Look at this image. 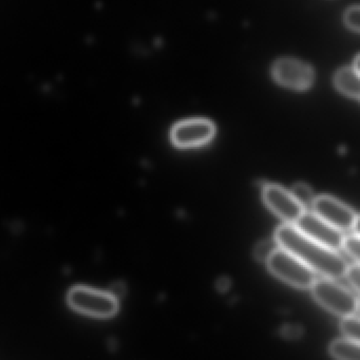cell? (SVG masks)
Wrapping results in <instances>:
<instances>
[{"label":"cell","instance_id":"cell-11","mask_svg":"<svg viewBox=\"0 0 360 360\" xmlns=\"http://www.w3.org/2000/svg\"><path fill=\"white\" fill-rule=\"evenodd\" d=\"M333 357L342 360H358L360 358L359 342L352 339H338L330 345Z\"/></svg>","mask_w":360,"mask_h":360},{"label":"cell","instance_id":"cell-14","mask_svg":"<svg viewBox=\"0 0 360 360\" xmlns=\"http://www.w3.org/2000/svg\"><path fill=\"white\" fill-rule=\"evenodd\" d=\"M341 248H343V250L355 261V263L359 262V233H351L343 238Z\"/></svg>","mask_w":360,"mask_h":360},{"label":"cell","instance_id":"cell-19","mask_svg":"<svg viewBox=\"0 0 360 360\" xmlns=\"http://www.w3.org/2000/svg\"><path fill=\"white\" fill-rule=\"evenodd\" d=\"M110 294L112 295L115 298H121V297L125 294V286L122 283L113 284L110 290Z\"/></svg>","mask_w":360,"mask_h":360},{"label":"cell","instance_id":"cell-13","mask_svg":"<svg viewBox=\"0 0 360 360\" xmlns=\"http://www.w3.org/2000/svg\"><path fill=\"white\" fill-rule=\"evenodd\" d=\"M359 319L357 316H347L341 322V330L345 337L359 342Z\"/></svg>","mask_w":360,"mask_h":360},{"label":"cell","instance_id":"cell-12","mask_svg":"<svg viewBox=\"0 0 360 360\" xmlns=\"http://www.w3.org/2000/svg\"><path fill=\"white\" fill-rule=\"evenodd\" d=\"M292 197L297 200V201L300 203V205L302 206L304 210H307V208L313 206L314 198L313 191H311L307 185L302 184V183H299V184L295 185L292 188Z\"/></svg>","mask_w":360,"mask_h":360},{"label":"cell","instance_id":"cell-4","mask_svg":"<svg viewBox=\"0 0 360 360\" xmlns=\"http://www.w3.org/2000/svg\"><path fill=\"white\" fill-rule=\"evenodd\" d=\"M68 303L75 311L96 318L111 317L119 309L117 299L110 292H101L87 286L71 288Z\"/></svg>","mask_w":360,"mask_h":360},{"label":"cell","instance_id":"cell-7","mask_svg":"<svg viewBox=\"0 0 360 360\" xmlns=\"http://www.w3.org/2000/svg\"><path fill=\"white\" fill-rule=\"evenodd\" d=\"M216 128L206 120H191L174 126L172 132V142L181 148L201 146L212 140Z\"/></svg>","mask_w":360,"mask_h":360},{"label":"cell","instance_id":"cell-21","mask_svg":"<svg viewBox=\"0 0 360 360\" xmlns=\"http://www.w3.org/2000/svg\"><path fill=\"white\" fill-rule=\"evenodd\" d=\"M354 70L356 71V72L359 73V69H360V58L359 56H356L355 62H354Z\"/></svg>","mask_w":360,"mask_h":360},{"label":"cell","instance_id":"cell-6","mask_svg":"<svg viewBox=\"0 0 360 360\" xmlns=\"http://www.w3.org/2000/svg\"><path fill=\"white\" fill-rule=\"evenodd\" d=\"M296 227L307 237L315 240L316 242L326 246L330 250L338 252L342 248L343 238H345L342 231L335 229L332 225L316 216L314 212L309 214L304 212V214L297 221Z\"/></svg>","mask_w":360,"mask_h":360},{"label":"cell","instance_id":"cell-2","mask_svg":"<svg viewBox=\"0 0 360 360\" xmlns=\"http://www.w3.org/2000/svg\"><path fill=\"white\" fill-rule=\"evenodd\" d=\"M269 271L298 288H309L316 281L315 271L283 248H277L266 261Z\"/></svg>","mask_w":360,"mask_h":360},{"label":"cell","instance_id":"cell-5","mask_svg":"<svg viewBox=\"0 0 360 360\" xmlns=\"http://www.w3.org/2000/svg\"><path fill=\"white\" fill-rule=\"evenodd\" d=\"M314 214L340 231H353L359 233L358 225L359 218L351 208L328 195L315 198L313 206Z\"/></svg>","mask_w":360,"mask_h":360},{"label":"cell","instance_id":"cell-3","mask_svg":"<svg viewBox=\"0 0 360 360\" xmlns=\"http://www.w3.org/2000/svg\"><path fill=\"white\" fill-rule=\"evenodd\" d=\"M313 296L324 309L341 317L354 315L358 311V300L353 292L337 283L332 278H322L314 282Z\"/></svg>","mask_w":360,"mask_h":360},{"label":"cell","instance_id":"cell-1","mask_svg":"<svg viewBox=\"0 0 360 360\" xmlns=\"http://www.w3.org/2000/svg\"><path fill=\"white\" fill-rule=\"evenodd\" d=\"M275 241L324 277L339 279L347 273V262L338 252L307 237L295 225L288 223L280 226L276 231Z\"/></svg>","mask_w":360,"mask_h":360},{"label":"cell","instance_id":"cell-17","mask_svg":"<svg viewBox=\"0 0 360 360\" xmlns=\"http://www.w3.org/2000/svg\"><path fill=\"white\" fill-rule=\"evenodd\" d=\"M345 276L347 277V280H349L351 285L355 288L356 292H359V265L358 263H355V264L352 265V266H347V273H345Z\"/></svg>","mask_w":360,"mask_h":360},{"label":"cell","instance_id":"cell-20","mask_svg":"<svg viewBox=\"0 0 360 360\" xmlns=\"http://www.w3.org/2000/svg\"><path fill=\"white\" fill-rule=\"evenodd\" d=\"M217 286H218V288L220 290H226L229 286V280L225 279V278H221V279L219 280L218 284H217Z\"/></svg>","mask_w":360,"mask_h":360},{"label":"cell","instance_id":"cell-16","mask_svg":"<svg viewBox=\"0 0 360 360\" xmlns=\"http://www.w3.org/2000/svg\"><path fill=\"white\" fill-rule=\"evenodd\" d=\"M359 7H353L347 10L345 15V24H347V26L349 27V29L356 31V32L359 31Z\"/></svg>","mask_w":360,"mask_h":360},{"label":"cell","instance_id":"cell-15","mask_svg":"<svg viewBox=\"0 0 360 360\" xmlns=\"http://www.w3.org/2000/svg\"><path fill=\"white\" fill-rule=\"evenodd\" d=\"M276 250H277V242L276 241L264 240V241L259 242L254 248L255 258L257 260L265 261L266 262Z\"/></svg>","mask_w":360,"mask_h":360},{"label":"cell","instance_id":"cell-10","mask_svg":"<svg viewBox=\"0 0 360 360\" xmlns=\"http://www.w3.org/2000/svg\"><path fill=\"white\" fill-rule=\"evenodd\" d=\"M335 85L339 91L351 98H359V73L353 68L341 69L335 75Z\"/></svg>","mask_w":360,"mask_h":360},{"label":"cell","instance_id":"cell-9","mask_svg":"<svg viewBox=\"0 0 360 360\" xmlns=\"http://www.w3.org/2000/svg\"><path fill=\"white\" fill-rule=\"evenodd\" d=\"M273 75L278 83L298 90L309 88L314 79V72L309 65L290 58L278 60L274 66Z\"/></svg>","mask_w":360,"mask_h":360},{"label":"cell","instance_id":"cell-8","mask_svg":"<svg viewBox=\"0 0 360 360\" xmlns=\"http://www.w3.org/2000/svg\"><path fill=\"white\" fill-rule=\"evenodd\" d=\"M263 199L277 216L290 224L296 223L305 212L292 193L277 185L265 186L263 189Z\"/></svg>","mask_w":360,"mask_h":360},{"label":"cell","instance_id":"cell-18","mask_svg":"<svg viewBox=\"0 0 360 360\" xmlns=\"http://www.w3.org/2000/svg\"><path fill=\"white\" fill-rule=\"evenodd\" d=\"M282 334L288 338H298L302 335V328L299 326H288L282 330Z\"/></svg>","mask_w":360,"mask_h":360}]
</instances>
